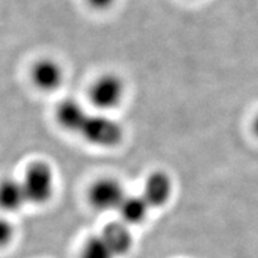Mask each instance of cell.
<instances>
[{
    "instance_id": "1",
    "label": "cell",
    "mask_w": 258,
    "mask_h": 258,
    "mask_svg": "<svg viewBox=\"0 0 258 258\" xmlns=\"http://www.w3.org/2000/svg\"><path fill=\"white\" fill-rule=\"evenodd\" d=\"M55 117L68 132L100 148L117 146L124 139V128L117 120L104 112H92L77 99L68 98L57 107Z\"/></svg>"
},
{
    "instance_id": "2",
    "label": "cell",
    "mask_w": 258,
    "mask_h": 258,
    "mask_svg": "<svg viewBox=\"0 0 258 258\" xmlns=\"http://www.w3.org/2000/svg\"><path fill=\"white\" fill-rule=\"evenodd\" d=\"M133 246L131 227L122 221H113L85 242L79 258H121Z\"/></svg>"
},
{
    "instance_id": "3",
    "label": "cell",
    "mask_w": 258,
    "mask_h": 258,
    "mask_svg": "<svg viewBox=\"0 0 258 258\" xmlns=\"http://www.w3.org/2000/svg\"><path fill=\"white\" fill-rule=\"evenodd\" d=\"M20 180L28 204L42 206L54 195L55 174L53 167L45 161L29 165Z\"/></svg>"
},
{
    "instance_id": "4",
    "label": "cell",
    "mask_w": 258,
    "mask_h": 258,
    "mask_svg": "<svg viewBox=\"0 0 258 258\" xmlns=\"http://www.w3.org/2000/svg\"><path fill=\"white\" fill-rule=\"evenodd\" d=\"M90 102L99 112L112 111L125 96V85L117 74L105 73L92 82L89 91Z\"/></svg>"
},
{
    "instance_id": "5",
    "label": "cell",
    "mask_w": 258,
    "mask_h": 258,
    "mask_svg": "<svg viewBox=\"0 0 258 258\" xmlns=\"http://www.w3.org/2000/svg\"><path fill=\"white\" fill-rule=\"evenodd\" d=\"M128 197L124 184L112 177H104L94 182L89 191V201L92 207L102 212L117 211Z\"/></svg>"
},
{
    "instance_id": "6",
    "label": "cell",
    "mask_w": 258,
    "mask_h": 258,
    "mask_svg": "<svg viewBox=\"0 0 258 258\" xmlns=\"http://www.w3.org/2000/svg\"><path fill=\"white\" fill-rule=\"evenodd\" d=\"M173 195V180L165 171H154L148 175L140 197L150 211L163 207Z\"/></svg>"
},
{
    "instance_id": "7",
    "label": "cell",
    "mask_w": 258,
    "mask_h": 258,
    "mask_svg": "<svg viewBox=\"0 0 258 258\" xmlns=\"http://www.w3.org/2000/svg\"><path fill=\"white\" fill-rule=\"evenodd\" d=\"M63 69L51 58H42L32 68L31 78L38 90L50 92L57 90L63 82Z\"/></svg>"
},
{
    "instance_id": "8",
    "label": "cell",
    "mask_w": 258,
    "mask_h": 258,
    "mask_svg": "<svg viewBox=\"0 0 258 258\" xmlns=\"http://www.w3.org/2000/svg\"><path fill=\"white\" fill-rule=\"evenodd\" d=\"M28 204L20 178H4L0 180V210L17 212Z\"/></svg>"
},
{
    "instance_id": "9",
    "label": "cell",
    "mask_w": 258,
    "mask_h": 258,
    "mask_svg": "<svg viewBox=\"0 0 258 258\" xmlns=\"http://www.w3.org/2000/svg\"><path fill=\"white\" fill-rule=\"evenodd\" d=\"M117 212L120 214L122 223L128 227H132V225L143 223L146 216L149 215L150 210L140 195L128 194V197L125 198V201L122 202Z\"/></svg>"
},
{
    "instance_id": "10",
    "label": "cell",
    "mask_w": 258,
    "mask_h": 258,
    "mask_svg": "<svg viewBox=\"0 0 258 258\" xmlns=\"http://www.w3.org/2000/svg\"><path fill=\"white\" fill-rule=\"evenodd\" d=\"M15 228L8 219L0 216V248L7 246L14 240Z\"/></svg>"
},
{
    "instance_id": "11",
    "label": "cell",
    "mask_w": 258,
    "mask_h": 258,
    "mask_svg": "<svg viewBox=\"0 0 258 258\" xmlns=\"http://www.w3.org/2000/svg\"><path fill=\"white\" fill-rule=\"evenodd\" d=\"M85 2L96 11L109 10L116 3V0H85Z\"/></svg>"
},
{
    "instance_id": "12",
    "label": "cell",
    "mask_w": 258,
    "mask_h": 258,
    "mask_svg": "<svg viewBox=\"0 0 258 258\" xmlns=\"http://www.w3.org/2000/svg\"><path fill=\"white\" fill-rule=\"evenodd\" d=\"M253 131H254V133L258 136V115L255 116L254 121H253Z\"/></svg>"
}]
</instances>
